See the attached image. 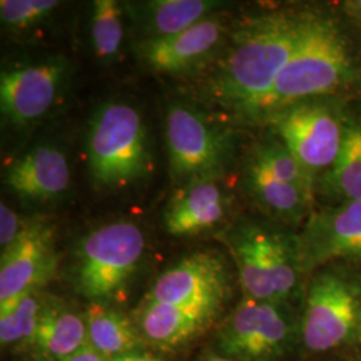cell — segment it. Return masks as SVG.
Masks as SVG:
<instances>
[{
  "label": "cell",
  "instance_id": "1",
  "mask_svg": "<svg viewBox=\"0 0 361 361\" xmlns=\"http://www.w3.org/2000/svg\"><path fill=\"white\" fill-rule=\"evenodd\" d=\"M310 19L312 15L271 13L244 27L210 79V94L233 111L259 116Z\"/></svg>",
  "mask_w": 361,
  "mask_h": 361
},
{
  "label": "cell",
  "instance_id": "2",
  "mask_svg": "<svg viewBox=\"0 0 361 361\" xmlns=\"http://www.w3.org/2000/svg\"><path fill=\"white\" fill-rule=\"evenodd\" d=\"M352 73L348 46L338 27L329 18L312 15L304 38L277 78L259 116L326 95L347 83Z\"/></svg>",
  "mask_w": 361,
  "mask_h": 361
},
{
  "label": "cell",
  "instance_id": "3",
  "mask_svg": "<svg viewBox=\"0 0 361 361\" xmlns=\"http://www.w3.org/2000/svg\"><path fill=\"white\" fill-rule=\"evenodd\" d=\"M300 341L310 353L361 344V274L344 262L312 273L300 316Z\"/></svg>",
  "mask_w": 361,
  "mask_h": 361
},
{
  "label": "cell",
  "instance_id": "4",
  "mask_svg": "<svg viewBox=\"0 0 361 361\" xmlns=\"http://www.w3.org/2000/svg\"><path fill=\"white\" fill-rule=\"evenodd\" d=\"M86 152L99 188H125L147 176L152 155L142 116L122 102L104 104L92 116Z\"/></svg>",
  "mask_w": 361,
  "mask_h": 361
},
{
  "label": "cell",
  "instance_id": "5",
  "mask_svg": "<svg viewBox=\"0 0 361 361\" xmlns=\"http://www.w3.org/2000/svg\"><path fill=\"white\" fill-rule=\"evenodd\" d=\"M143 252L145 237L133 222H113L89 233L75 253L78 292L97 304L123 300Z\"/></svg>",
  "mask_w": 361,
  "mask_h": 361
},
{
  "label": "cell",
  "instance_id": "6",
  "mask_svg": "<svg viewBox=\"0 0 361 361\" xmlns=\"http://www.w3.org/2000/svg\"><path fill=\"white\" fill-rule=\"evenodd\" d=\"M300 340L289 304L245 297L216 334L219 355L234 361H283Z\"/></svg>",
  "mask_w": 361,
  "mask_h": 361
},
{
  "label": "cell",
  "instance_id": "7",
  "mask_svg": "<svg viewBox=\"0 0 361 361\" xmlns=\"http://www.w3.org/2000/svg\"><path fill=\"white\" fill-rule=\"evenodd\" d=\"M269 121L281 142L310 174L334 165L347 128L335 106L301 101L274 111Z\"/></svg>",
  "mask_w": 361,
  "mask_h": 361
},
{
  "label": "cell",
  "instance_id": "8",
  "mask_svg": "<svg viewBox=\"0 0 361 361\" xmlns=\"http://www.w3.org/2000/svg\"><path fill=\"white\" fill-rule=\"evenodd\" d=\"M169 162L177 180L213 176L229 154L228 135L193 107L174 104L165 123Z\"/></svg>",
  "mask_w": 361,
  "mask_h": 361
},
{
  "label": "cell",
  "instance_id": "9",
  "mask_svg": "<svg viewBox=\"0 0 361 361\" xmlns=\"http://www.w3.org/2000/svg\"><path fill=\"white\" fill-rule=\"evenodd\" d=\"M304 276L337 262H361V201L314 212L297 235Z\"/></svg>",
  "mask_w": 361,
  "mask_h": 361
},
{
  "label": "cell",
  "instance_id": "10",
  "mask_svg": "<svg viewBox=\"0 0 361 361\" xmlns=\"http://www.w3.org/2000/svg\"><path fill=\"white\" fill-rule=\"evenodd\" d=\"M58 255L55 232L47 222L25 225L13 245L1 252L0 316L31 292H37L55 273Z\"/></svg>",
  "mask_w": 361,
  "mask_h": 361
},
{
  "label": "cell",
  "instance_id": "11",
  "mask_svg": "<svg viewBox=\"0 0 361 361\" xmlns=\"http://www.w3.org/2000/svg\"><path fill=\"white\" fill-rule=\"evenodd\" d=\"M231 293L225 259L216 252H195L164 271L145 301L202 305L222 310Z\"/></svg>",
  "mask_w": 361,
  "mask_h": 361
},
{
  "label": "cell",
  "instance_id": "12",
  "mask_svg": "<svg viewBox=\"0 0 361 361\" xmlns=\"http://www.w3.org/2000/svg\"><path fill=\"white\" fill-rule=\"evenodd\" d=\"M66 77L61 61L42 62L3 71L1 113L15 125H28L46 116L59 97Z\"/></svg>",
  "mask_w": 361,
  "mask_h": 361
},
{
  "label": "cell",
  "instance_id": "13",
  "mask_svg": "<svg viewBox=\"0 0 361 361\" xmlns=\"http://www.w3.org/2000/svg\"><path fill=\"white\" fill-rule=\"evenodd\" d=\"M219 308L145 301L137 317L143 343L157 348H180L207 331L219 319Z\"/></svg>",
  "mask_w": 361,
  "mask_h": 361
},
{
  "label": "cell",
  "instance_id": "14",
  "mask_svg": "<svg viewBox=\"0 0 361 361\" xmlns=\"http://www.w3.org/2000/svg\"><path fill=\"white\" fill-rule=\"evenodd\" d=\"M274 232L246 222L237 225L226 237L245 297L277 302L273 283Z\"/></svg>",
  "mask_w": 361,
  "mask_h": 361
},
{
  "label": "cell",
  "instance_id": "15",
  "mask_svg": "<svg viewBox=\"0 0 361 361\" xmlns=\"http://www.w3.org/2000/svg\"><path fill=\"white\" fill-rule=\"evenodd\" d=\"M222 32L224 27L219 20L207 18L180 34L143 40L138 52L150 68L176 74L198 65L219 44Z\"/></svg>",
  "mask_w": 361,
  "mask_h": 361
},
{
  "label": "cell",
  "instance_id": "16",
  "mask_svg": "<svg viewBox=\"0 0 361 361\" xmlns=\"http://www.w3.org/2000/svg\"><path fill=\"white\" fill-rule=\"evenodd\" d=\"M213 176L190 180L169 204L165 228L173 235H193L214 228L225 219L229 197Z\"/></svg>",
  "mask_w": 361,
  "mask_h": 361
},
{
  "label": "cell",
  "instance_id": "17",
  "mask_svg": "<svg viewBox=\"0 0 361 361\" xmlns=\"http://www.w3.org/2000/svg\"><path fill=\"white\" fill-rule=\"evenodd\" d=\"M66 155L52 146H37L8 168L4 182L15 193L30 200H51L70 185Z\"/></svg>",
  "mask_w": 361,
  "mask_h": 361
},
{
  "label": "cell",
  "instance_id": "18",
  "mask_svg": "<svg viewBox=\"0 0 361 361\" xmlns=\"http://www.w3.org/2000/svg\"><path fill=\"white\" fill-rule=\"evenodd\" d=\"M87 344L83 314L58 301H47L30 352L34 361H63Z\"/></svg>",
  "mask_w": 361,
  "mask_h": 361
},
{
  "label": "cell",
  "instance_id": "19",
  "mask_svg": "<svg viewBox=\"0 0 361 361\" xmlns=\"http://www.w3.org/2000/svg\"><path fill=\"white\" fill-rule=\"evenodd\" d=\"M83 317L87 343L107 361L135 352L145 344L137 324L107 304L91 302Z\"/></svg>",
  "mask_w": 361,
  "mask_h": 361
},
{
  "label": "cell",
  "instance_id": "20",
  "mask_svg": "<svg viewBox=\"0 0 361 361\" xmlns=\"http://www.w3.org/2000/svg\"><path fill=\"white\" fill-rule=\"evenodd\" d=\"M246 182L258 205L273 217L297 224L307 216L312 195L277 180L255 158L247 165Z\"/></svg>",
  "mask_w": 361,
  "mask_h": 361
},
{
  "label": "cell",
  "instance_id": "21",
  "mask_svg": "<svg viewBox=\"0 0 361 361\" xmlns=\"http://www.w3.org/2000/svg\"><path fill=\"white\" fill-rule=\"evenodd\" d=\"M322 190L340 204L361 201V118L347 123L340 153L324 174Z\"/></svg>",
  "mask_w": 361,
  "mask_h": 361
},
{
  "label": "cell",
  "instance_id": "22",
  "mask_svg": "<svg viewBox=\"0 0 361 361\" xmlns=\"http://www.w3.org/2000/svg\"><path fill=\"white\" fill-rule=\"evenodd\" d=\"M219 1L207 0H155L145 6V27L150 38H166L207 19L219 7Z\"/></svg>",
  "mask_w": 361,
  "mask_h": 361
},
{
  "label": "cell",
  "instance_id": "23",
  "mask_svg": "<svg viewBox=\"0 0 361 361\" xmlns=\"http://www.w3.org/2000/svg\"><path fill=\"white\" fill-rule=\"evenodd\" d=\"M46 300L39 290L22 297L6 314L0 316V343L3 348L30 350L38 329Z\"/></svg>",
  "mask_w": 361,
  "mask_h": 361
},
{
  "label": "cell",
  "instance_id": "24",
  "mask_svg": "<svg viewBox=\"0 0 361 361\" xmlns=\"http://www.w3.org/2000/svg\"><path fill=\"white\" fill-rule=\"evenodd\" d=\"M91 40L97 55L102 59L116 56L123 40L122 11L114 0L92 3Z\"/></svg>",
  "mask_w": 361,
  "mask_h": 361
},
{
  "label": "cell",
  "instance_id": "25",
  "mask_svg": "<svg viewBox=\"0 0 361 361\" xmlns=\"http://www.w3.org/2000/svg\"><path fill=\"white\" fill-rule=\"evenodd\" d=\"M252 158L262 165L277 180L293 185L302 192L313 190V178L308 170L298 162L283 142L262 143Z\"/></svg>",
  "mask_w": 361,
  "mask_h": 361
},
{
  "label": "cell",
  "instance_id": "26",
  "mask_svg": "<svg viewBox=\"0 0 361 361\" xmlns=\"http://www.w3.org/2000/svg\"><path fill=\"white\" fill-rule=\"evenodd\" d=\"M59 6L55 0H1V23L11 28H26L38 23Z\"/></svg>",
  "mask_w": 361,
  "mask_h": 361
},
{
  "label": "cell",
  "instance_id": "27",
  "mask_svg": "<svg viewBox=\"0 0 361 361\" xmlns=\"http://www.w3.org/2000/svg\"><path fill=\"white\" fill-rule=\"evenodd\" d=\"M25 225H22L20 219L16 213H13L11 207L0 205V245L1 252L8 249L13 243L18 240L20 233L23 231Z\"/></svg>",
  "mask_w": 361,
  "mask_h": 361
},
{
  "label": "cell",
  "instance_id": "28",
  "mask_svg": "<svg viewBox=\"0 0 361 361\" xmlns=\"http://www.w3.org/2000/svg\"><path fill=\"white\" fill-rule=\"evenodd\" d=\"M63 361H107L102 357L90 344H85L82 348Z\"/></svg>",
  "mask_w": 361,
  "mask_h": 361
},
{
  "label": "cell",
  "instance_id": "29",
  "mask_svg": "<svg viewBox=\"0 0 361 361\" xmlns=\"http://www.w3.org/2000/svg\"><path fill=\"white\" fill-rule=\"evenodd\" d=\"M344 10L352 22L361 30V0H352L344 3Z\"/></svg>",
  "mask_w": 361,
  "mask_h": 361
},
{
  "label": "cell",
  "instance_id": "30",
  "mask_svg": "<svg viewBox=\"0 0 361 361\" xmlns=\"http://www.w3.org/2000/svg\"><path fill=\"white\" fill-rule=\"evenodd\" d=\"M109 361H159L155 356L150 355V353H145V352H140V350H135V352H130L126 355H122V356H118L114 357L111 360Z\"/></svg>",
  "mask_w": 361,
  "mask_h": 361
},
{
  "label": "cell",
  "instance_id": "31",
  "mask_svg": "<svg viewBox=\"0 0 361 361\" xmlns=\"http://www.w3.org/2000/svg\"><path fill=\"white\" fill-rule=\"evenodd\" d=\"M201 361H234L231 360V359H226V357H224V356H221L219 353H213V352H210V353H207L205 355Z\"/></svg>",
  "mask_w": 361,
  "mask_h": 361
},
{
  "label": "cell",
  "instance_id": "32",
  "mask_svg": "<svg viewBox=\"0 0 361 361\" xmlns=\"http://www.w3.org/2000/svg\"><path fill=\"white\" fill-rule=\"evenodd\" d=\"M357 361H361V359H359V360H357Z\"/></svg>",
  "mask_w": 361,
  "mask_h": 361
}]
</instances>
